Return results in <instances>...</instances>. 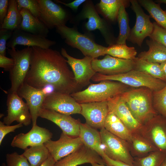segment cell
Returning <instances> with one entry per match:
<instances>
[{
	"label": "cell",
	"instance_id": "cell-9",
	"mask_svg": "<svg viewBox=\"0 0 166 166\" xmlns=\"http://www.w3.org/2000/svg\"><path fill=\"white\" fill-rule=\"evenodd\" d=\"M129 2L136 14V22L130 30L127 40L141 47L144 39L152 33L153 23L150 20V16L144 12L137 0H130Z\"/></svg>",
	"mask_w": 166,
	"mask_h": 166
},
{
	"label": "cell",
	"instance_id": "cell-45",
	"mask_svg": "<svg viewBox=\"0 0 166 166\" xmlns=\"http://www.w3.org/2000/svg\"><path fill=\"white\" fill-rule=\"evenodd\" d=\"M106 164L108 166H131L123 162L113 160L107 156L105 153L101 156Z\"/></svg>",
	"mask_w": 166,
	"mask_h": 166
},
{
	"label": "cell",
	"instance_id": "cell-17",
	"mask_svg": "<svg viewBox=\"0 0 166 166\" xmlns=\"http://www.w3.org/2000/svg\"><path fill=\"white\" fill-rule=\"evenodd\" d=\"M44 90V88H34L24 82L17 92L18 95L26 101L31 116L33 126L37 124L39 112L42 108L44 100L49 94Z\"/></svg>",
	"mask_w": 166,
	"mask_h": 166
},
{
	"label": "cell",
	"instance_id": "cell-14",
	"mask_svg": "<svg viewBox=\"0 0 166 166\" xmlns=\"http://www.w3.org/2000/svg\"><path fill=\"white\" fill-rule=\"evenodd\" d=\"M39 8V19L49 29L65 25L68 15L60 6L50 0H37Z\"/></svg>",
	"mask_w": 166,
	"mask_h": 166
},
{
	"label": "cell",
	"instance_id": "cell-12",
	"mask_svg": "<svg viewBox=\"0 0 166 166\" xmlns=\"http://www.w3.org/2000/svg\"><path fill=\"white\" fill-rule=\"evenodd\" d=\"M61 55L67 59V63L71 67L76 83L81 89L90 83V80L96 72L92 66L93 58L85 56L81 59L72 57L67 53L66 49L62 48Z\"/></svg>",
	"mask_w": 166,
	"mask_h": 166
},
{
	"label": "cell",
	"instance_id": "cell-44",
	"mask_svg": "<svg viewBox=\"0 0 166 166\" xmlns=\"http://www.w3.org/2000/svg\"><path fill=\"white\" fill-rule=\"evenodd\" d=\"M9 0H0V23L2 24L8 10Z\"/></svg>",
	"mask_w": 166,
	"mask_h": 166
},
{
	"label": "cell",
	"instance_id": "cell-39",
	"mask_svg": "<svg viewBox=\"0 0 166 166\" xmlns=\"http://www.w3.org/2000/svg\"><path fill=\"white\" fill-rule=\"evenodd\" d=\"M16 1L18 8L19 11L22 8L26 9L34 16L39 18V8L37 0H16Z\"/></svg>",
	"mask_w": 166,
	"mask_h": 166
},
{
	"label": "cell",
	"instance_id": "cell-22",
	"mask_svg": "<svg viewBox=\"0 0 166 166\" xmlns=\"http://www.w3.org/2000/svg\"><path fill=\"white\" fill-rule=\"evenodd\" d=\"M55 41L46 38L34 35L17 29L13 31L12 36L6 45L9 48H15L17 45L37 46L43 49H47L54 45Z\"/></svg>",
	"mask_w": 166,
	"mask_h": 166
},
{
	"label": "cell",
	"instance_id": "cell-24",
	"mask_svg": "<svg viewBox=\"0 0 166 166\" xmlns=\"http://www.w3.org/2000/svg\"><path fill=\"white\" fill-rule=\"evenodd\" d=\"M83 144L97 152L101 157L105 147L102 143L100 132L86 123H81L79 136Z\"/></svg>",
	"mask_w": 166,
	"mask_h": 166
},
{
	"label": "cell",
	"instance_id": "cell-46",
	"mask_svg": "<svg viewBox=\"0 0 166 166\" xmlns=\"http://www.w3.org/2000/svg\"><path fill=\"white\" fill-rule=\"evenodd\" d=\"M57 2L61 3L64 5L69 7L73 10H77L79 6L84 2L85 0H75L69 3H66L58 0L56 1Z\"/></svg>",
	"mask_w": 166,
	"mask_h": 166
},
{
	"label": "cell",
	"instance_id": "cell-47",
	"mask_svg": "<svg viewBox=\"0 0 166 166\" xmlns=\"http://www.w3.org/2000/svg\"><path fill=\"white\" fill-rule=\"evenodd\" d=\"M56 161L50 155L47 160L40 166H54Z\"/></svg>",
	"mask_w": 166,
	"mask_h": 166
},
{
	"label": "cell",
	"instance_id": "cell-23",
	"mask_svg": "<svg viewBox=\"0 0 166 166\" xmlns=\"http://www.w3.org/2000/svg\"><path fill=\"white\" fill-rule=\"evenodd\" d=\"M107 102L109 112L118 117L132 133L138 131L142 124L134 117L120 95Z\"/></svg>",
	"mask_w": 166,
	"mask_h": 166
},
{
	"label": "cell",
	"instance_id": "cell-3",
	"mask_svg": "<svg viewBox=\"0 0 166 166\" xmlns=\"http://www.w3.org/2000/svg\"><path fill=\"white\" fill-rule=\"evenodd\" d=\"M130 87L118 81L105 80L90 84L82 91L70 94L79 104L108 101L128 89Z\"/></svg>",
	"mask_w": 166,
	"mask_h": 166
},
{
	"label": "cell",
	"instance_id": "cell-28",
	"mask_svg": "<svg viewBox=\"0 0 166 166\" xmlns=\"http://www.w3.org/2000/svg\"><path fill=\"white\" fill-rule=\"evenodd\" d=\"M104 128L108 131L127 141L131 138L132 132L114 114L109 112L106 118Z\"/></svg>",
	"mask_w": 166,
	"mask_h": 166
},
{
	"label": "cell",
	"instance_id": "cell-29",
	"mask_svg": "<svg viewBox=\"0 0 166 166\" xmlns=\"http://www.w3.org/2000/svg\"><path fill=\"white\" fill-rule=\"evenodd\" d=\"M22 154L27 159L30 166H40L50 155L44 144L30 147L25 149Z\"/></svg>",
	"mask_w": 166,
	"mask_h": 166
},
{
	"label": "cell",
	"instance_id": "cell-2",
	"mask_svg": "<svg viewBox=\"0 0 166 166\" xmlns=\"http://www.w3.org/2000/svg\"><path fill=\"white\" fill-rule=\"evenodd\" d=\"M153 92L146 87L129 88L120 95L133 116L142 124L158 114L153 106Z\"/></svg>",
	"mask_w": 166,
	"mask_h": 166
},
{
	"label": "cell",
	"instance_id": "cell-30",
	"mask_svg": "<svg viewBox=\"0 0 166 166\" xmlns=\"http://www.w3.org/2000/svg\"><path fill=\"white\" fill-rule=\"evenodd\" d=\"M133 60V69L143 72L166 82V78L161 69L160 64L148 62L138 57H136Z\"/></svg>",
	"mask_w": 166,
	"mask_h": 166
},
{
	"label": "cell",
	"instance_id": "cell-33",
	"mask_svg": "<svg viewBox=\"0 0 166 166\" xmlns=\"http://www.w3.org/2000/svg\"><path fill=\"white\" fill-rule=\"evenodd\" d=\"M137 1L148 12L157 23L166 29V12L162 9L160 4L156 3L151 0Z\"/></svg>",
	"mask_w": 166,
	"mask_h": 166
},
{
	"label": "cell",
	"instance_id": "cell-43",
	"mask_svg": "<svg viewBox=\"0 0 166 166\" xmlns=\"http://www.w3.org/2000/svg\"><path fill=\"white\" fill-rule=\"evenodd\" d=\"M14 65V61L12 58H10L0 55V67L6 71H10L13 68Z\"/></svg>",
	"mask_w": 166,
	"mask_h": 166
},
{
	"label": "cell",
	"instance_id": "cell-18",
	"mask_svg": "<svg viewBox=\"0 0 166 166\" xmlns=\"http://www.w3.org/2000/svg\"><path fill=\"white\" fill-rule=\"evenodd\" d=\"M56 162L72 153L84 144L80 137H74L62 132L56 141L50 140L44 144Z\"/></svg>",
	"mask_w": 166,
	"mask_h": 166
},
{
	"label": "cell",
	"instance_id": "cell-41",
	"mask_svg": "<svg viewBox=\"0 0 166 166\" xmlns=\"http://www.w3.org/2000/svg\"><path fill=\"white\" fill-rule=\"evenodd\" d=\"M13 30L0 28V55L6 56L7 42L11 38Z\"/></svg>",
	"mask_w": 166,
	"mask_h": 166
},
{
	"label": "cell",
	"instance_id": "cell-6",
	"mask_svg": "<svg viewBox=\"0 0 166 166\" xmlns=\"http://www.w3.org/2000/svg\"><path fill=\"white\" fill-rule=\"evenodd\" d=\"M31 52V47L20 50H16L15 48H8V53L14 61V66L9 71L11 85L9 93L17 92L25 82L30 69Z\"/></svg>",
	"mask_w": 166,
	"mask_h": 166
},
{
	"label": "cell",
	"instance_id": "cell-21",
	"mask_svg": "<svg viewBox=\"0 0 166 166\" xmlns=\"http://www.w3.org/2000/svg\"><path fill=\"white\" fill-rule=\"evenodd\" d=\"M106 164L97 152L84 145L55 162L54 166H77L85 163Z\"/></svg>",
	"mask_w": 166,
	"mask_h": 166
},
{
	"label": "cell",
	"instance_id": "cell-49",
	"mask_svg": "<svg viewBox=\"0 0 166 166\" xmlns=\"http://www.w3.org/2000/svg\"><path fill=\"white\" fill-rule=\"evenodd\" d=\"M155 2L160 4L163 3L166 5V0H157Z\"/></svg>",
	"mask_w": 166,
	"mask_h": 166
},
{
	"label": "cell",
	"instance_id": "cell-25",
	"mask_svg": "<svg viewBox=\"0 0 166 166\" xmlns=\"http://www.w3.org/2000/svg\"><path fill=\"white\" fill-rule=\"evenodd\" d=\"M20 12L22 20L18 29L34 35L45 38L48 37L49 29L39 19L26 9L22 8Z\"/></svg>",
	"mask_w": 166,
	"mask_h": 166
},
{
	"label": "cell",
	"instance_id": "cell-27",
	"mask_svg": "<svg viewBox=\"0 0 166 166\" xmlns=\"http://www.w3.org/2000/svg\"><path fill=\"white\" fill-rule=\"evenodd\" d=\"M146 43L148 46V50L140 53L138 57L148 62L159 64L166 61V47L150 38L146 40Z\"/></svg>",
	"mask_w": 166,
	"mask_h": 166
},
{
	"label": "cell",
	"instance_id": "cell-48",
	"mask_svg": "<svg viewBox=\"0 0 166 166\" xmlns=\"http://www.w3.org/2000/svg\"><path fill=\"white\" fill-rule=\"evenodd\" d=\"M161 69L166 78V61L160 64Z\"/></svg>",
	"mask_w": 166,
	"mask_h": 166
},
{
	"label": "cell",
	"instance_id": "cell-36",
	"mask_svg": "<svg viewBox=\"0 0 166 166\" xmlns=\"http://www.w3.org/2000/svg\"><path fill=\"white\" fill-rule=\"evenodd\" d=\"M166 154L159 151L150 152L143 157H134L133 166H160Z\"/></svg>",
	"mask_w": 166,
	"mask_h": 166
},
{
	"label": "cell",
	"instance_id": "cell-4",
	"mask_svg": "<svg viewBox=\"0 0 166 166\" xmlns=\"http://www.w3.org/2000/svg\"><path fill=\"white\" fill-rule=\"evenodd\" d=\"M57 32L68 45L79 50L85 56L97 58L105 55L106 47L100 45L88 35L65 25L56 28Z\"/></svg>",
	"mask_w": 166,
	"mask_h": 166
},
{
	"label": "cell",
	"instance_id": "cell-26",
	"mask_svg": "<svg viewBox=\"0 0 166 166\" xmlns=\"http://www.w3.org/2000/svg\"><path fill=\"white\" fill-rule=\"evenodd\" d=\"M127 141L130 153L133 157H143L152 152L158 151L138 131L132 133L131 138Z\"/></svg>",
	"mask_w": 166,
	"mask_h": 166
},
{
	"label": "cell",
	"instance_id": "cell-37",
	"mask_svg": "<svg viewBox=\"0 0 166 166\" xmlns=\"http://www.w3.org/2000/svg\"><path fill=\"white\" fill-rule=\"evenodd\" d=\"M152 99L155 110L166 118V85L161 89L153 92Z\"/></svg>",
	"mask_w": 166,
	"mask_h": 166
},
{
	"label": "cell",
	"instance_id": "cell-50",
	"mask_svg": "<svg viewBox=\"0 0 166 166\" xmlns=\"http://www.w3.org/2000/svg\"><path fill=\"white\" fill-rule=\"evenodd\" d=\"M92 166H108L105 165H102L96 163H93L91 164Z\"/></svg>",
	"mask_w": 166,
	"mask_h": 166
},
{
	"label": "cell",
	"instance_id": "cell-11",
	"mask_svg": "<svg viewBox=\"0 0 166 166\" xmlns=\"http://www.w3.org/2000/svg\"><path fill=\"white\" fill-rule=\"evenodd\" d=\"M42 108L68 115L80 114L81 107L70 94L53 91L46 97Z\"/></svg>",
	"mask_w": 166,
	"mask_h": 166
},
{
	"label": "cell",
	"instance_id": "cell-51",
	"mask_svg": "<svg viewBox=\"0 0 166 166\" xmlns=\"http://www.w3.org/2000/svg\"><path fill=\"white\" fill-rule=\"evenodd\" d=\"M160 166H166V157L162 162Z\"/></svg>",
	"mask_w": 166,
	"mask_h": 166
},
{
	"label": "cell",
	"instance_id": "cell-19",
	"mask_svg": "<svg viewBox=\"0 0 166 166\" xmlns=\"http://www.w3.org/2000/svg\"><path fill=\"white\" fill-rule=\"evenodd\" d=\"M39 117L54 123L60 128L62 132L68 136L74 137L79 136L81 121L70 115L42 108L39 112Z\"/></svg>",
	"mask_w": 166,
	"mask_h": 166
},
{
	"label": "cell",
	"instance_id": "cell-34",
	"mask_svg": "<svg viewBox=\"0 0 166 166\" xmlns=\"http://www.w3.org/2000/svg\"><path fill=\"white\" fill-rule=\"evenodd\" d=\"M127 4L122 5L119 10L117 21L119 29L118 36L116 44H126V41L129 35L130 29L129 25V19L128 14L126 10Z\"/></svg>",
	"mask_w": 166,
	"mask_h": 166
},
{
	"label": "cell",
	"instance_id": "cell-32",
	"mask_svg": "<svg viewBox=\"0 0 166 166\" xmlns=\"http://www.w3.org/2000/svg\"><path fill=\"white\" fill-rule=\"evenodd\" d=\"M128 2L124 0H101L98 6L106 18L114 22L117 19L121 6L124 4L127 5Z\"/></svg>",
	"mask_w": 166,
	"mask_h": 166
},
{
	"label": "cell",
	"instance_id": "cell-13",
	"mask_svg": "<svg viewBox=\"0 0 166 166\" xmlns=\"http://www.w3.org/2000/svg\"><path fill=\"white\" fill-rule=\"evenodd\" d=\"M86 1L81 15L82 18L88 19L85 24L86 29L89 31L98 30L109 46L115 44L114 36L106 21L99 16L93 2Z\"/></svg>",
	"mask_w": 166,
	"mask_h": 166
},
{
	"label": "cell",
	"instance_id": "cell-42",
	"mask_svg": "<svg viewBox=\"0 0 166 166\" xmlns=\"http://www.w3.org/2000/svg\"><path fill=\"white\" fill-rule=\"evenodd\" d=\"M23 125L18 123L13 125H7L3 122L0 121V145L5 136L8 133L11 132H14L16 129L23 127Z\"/></svg>",
	"mask_w": 166,
	"mask_h": 166
},
{
	"label": "cell",
	"instance_id": "cell-7",
	"mask_svg": "<svg viewBox=\"0 0 166 166\" xmlns=\"http://www.w3.org/2000/svg\"><path fill=\"white\" fill-rule=\"evenodd\" d=\"M102 142L105 147L104 152L110 159L133 166L134 157L131 155L128 142L107 130L100 131Z\"/></svg>",
	"mask_w": 166,
	"mask_h": 166
},
{
	"label": "cell",
	"instance_id": "cell-20",
	"mask_svg": "<svg viewBox=\"0 0 166 166\" xmlns=\"http://www.w3.org/2000/svg\"><path fill=\"white\" fill-rule=\"evenodd\" d=\"M81 114L86 123L91 127L101 130L104 128L105 121L109 112L107 101L80 104Z\"/></svg>",
	"mask_w": 166,
	"mask_h": 166
},
{
	"label": "cell",
	"instance_id": "cell-5",
	"mask_svg": "<svg viewBox=\"0 0 166 166\" xmlns=\"http://www.w3.org/2000/svg\"><path fill=\"white\" fill-rule=\"evenodd\" d=\"M91 80L95 82L105 80L116 81L130 87L147 88L153 92L161 89L166 85V82L162 80L134 69L113 75H105L96 73Z\"/></svg>",
	"mask_w": 166,
	"mask_h": 166
},
{
	"label": "cell",
	"instance_id": "cell-35",
	"mask_svg": "<svg viewBox=\"0 0 166 166\" xmlns=\"http://www.w3.org/2000/svg\"><path fill=\"white\" fill-rule=\"evenodd\" d=\"M137 51L133 47L126 44H115L106 47L105 54L113 57L124 59L133 60L136 57Z\"/></svg>",
	"mask_w": 166,
	"mask_h": 166
},
{
	"label": "cell",
	"instance_id": "cell-40",
	"mask_svg": "<svg viewBox=\"0 0 166 166\" xmlns=\"http://www.w3.org/2000/svg\"><path fill=\"white\" fill-rule=\"evenodd\" d=\"M153 29L149 38L166 47V29L157 23H153Z\"/></svg>",
	"mask_w": 166,
	"mask_h": 166
},
{
	"label": "cell",
	"instance_id": "cell-31",
	"mask_svg": "<svg viewBox=\"0 0 166 166\" xmlns=\"http://www.w3.org/2000/svg\"><path fill=\"white\" fill-rule=\"evenodd\" d=\"M22 20L16 0H9L8 13L0 28L14 30L19 28Z\"/></svg>",
	"mask_w": 166,
	"mask_h": 166
},
{
	"label": "cell",
	"instance_id": "cell-10",
	"mask_svg": "<svg viewBox=\"0 0 166 166\" xmlns=\"http://www.w3.org/2000/svg\"><path fill=\"white\" fill-rule=\"evenodd\" d=\"M6 105L7 114L3 119L4 124L10 125L16 121L28 126L31 123L32 117L27 105L17 92L8 93Z\"/></svg>",
	"mask_w": 166,
	"mask_h": 166
},
{
	"label": "cell",
	"instance_id": "cell-52",
	"mask_svg": "<svg viewBox=\"0 0 166 166\" xmlns=\"http://www.w3.org/2000/svg\"><path fill=\"white\" fill-rule=\"evenodd\" d=\"M2 166H7V165L4 163H3L2 164Z\"/></svg>",
	"mask_w": 166,
	"mask_h": 166
},
{
	"label": "cell",
	"instance_id": "cell-38",
	"mask_svg": "<svg viewBox=\"0 0 166 166\" xmlns=\"http://www.w3.org/2000/svg\"><path fill=\"white\" fill-rule=\"evenodd\" d=\"M7 166H30L27 159L22 154L16 152L6 155Z\"/></svg>",
	"mask_w": 166,
	"mask_h": 166
},
{
	"label": "cell",
	"instance_id": "cell-1",
	"mask_svg": "<svg viewBox=\"0 0 166 166\" xmlns=\"http://www.w3.org/2000/svg\"><path fill=\"white\" fill-rule=\"evenodd\" d=\"M31 47L30 65L25 82L38 89L51 86L54 91L70 94L81 89L67 60L59 51Z\"/></svg>",
	"mask_w": 166,
	"mask_h": 166
},
{
	"label": "cell",
	"instance_id": "cell-15",
	"mask_svg": "<svg viewBox=\"0 0 166 166\" xmlns=\"http://www.w3.org/2000/svg\"><path fill=\"white\" fill-rule=\"evenodd\" d=\"M93 68L96 73L107 75L124 73L133 69V60H127L106 55L101 59L93 58Z\"/></svg>",
	"mask_w": 166,
	"mask_h": 166
},
{
	"label": "cell",
	"instance_id": "cell-53",
	"mask_svg": "<svg viewBox=\"0 0 166 166\" xmlns=\"http://www.w3.org/2000/svg\"><path fill=\"white\" fill-rule=\"evenodd\" d=\"M165 12H166V10H165Z\"/></svg>",
	"mask_w": 166,
	"mask_h": 166
},
{
	"label": "cell",
	"instance_id": "cell-8",
	"mask_svg": "<svg viewBox=\"0 0 166 166\" xmlns=\"http://www.w3.org/2000/svg\"><path fill=\"white\" fill-rule=\"evenodd\" d=\"M139 132L166 154V118L157 114L142 125Z\"/></svg>",
	"mask_w": 166,
	"mask_h": 166
},
{
	"label": "cell",
	"instance_id": "cell-16",
	"mask_svg": "<svg viewBox=\"0 0 166 166\" xmlns=\"http://www.w3.org/2000/svg\"><path fill=\"white\" fill-rule=\"evenodd\" d=\"M53 134L48 129L37 124L33 126L26 133H20L14 136L11 143L13 147L25 150L28 147L39 145L51 140Z\"/></svg>",
	"mask_w": 166,
	"mask_h": 166
}]
</instances>
